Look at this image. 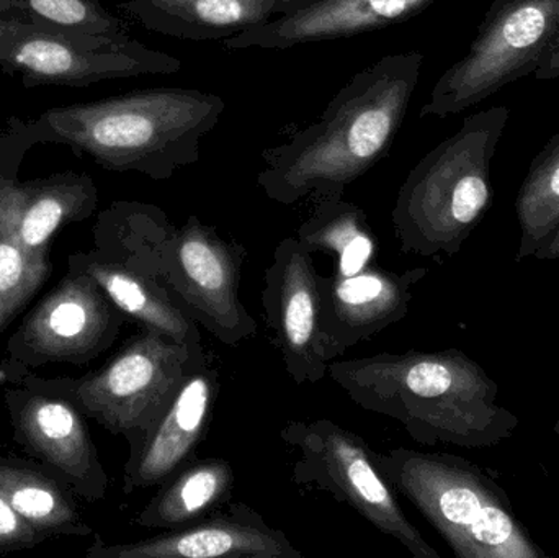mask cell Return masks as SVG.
Masks as SVG:
<instances>
[{
	"label": "cell",
	"instance_id": "8fae6325",
	"mask_svg": "<svg viewBox=\"0 0 559 558\" xmlns=\"http://www.w3.org/2000/svg\"><path fill=\"white\" fill-rule=\"evenodd\" d=\"M127 320L91 275L68 265L64 277L13 331L2 363L26 370L85 366L114 347Z\"/></svg>",
	"mask_w": 559,
	"mask_h": 558
},
{
	"label": "cell",
	"instance_id": "7402d4cb",
	"mask_svg": "<svg viewBox=\"0 0 559 558\" xmlns=\"http://www.w3.org/2000/svg\"><path fill=\"white\" fill-rule=\"evenodd\" d=\"M157 488L134 524L144 530H180L205 520L231 501L235 471L226 459L195 458Z\"/></svg>",
	"mask_w": 559,
	"mask_h": 558
},
{
	"label": "cell",
	"instance_id": "603a6c76",
	"mask_svg": "<svg viewBox=\"0 0 559 558\" xmlns=\"http://www.w3.org/2000/svg\"><path fill=\"white\" fill-rule=\"evenodd\" d=\"M174 229L176 226L159 206L118 200L98 215L92 251L134 274L157 281L160 251Z\"/></svg>",
	"mask_w": 559,
	"mask_h": 558
},
{
	"label": "cell",
	"instance_id": "d4e9b609",
	"mask_svg": "<svg viewBox=\"0 0 559 558\" xmlns=\"http://www.w3.org/2000/svg\"><path fill=\"white\" fill-rule=\"evenodd\" d=\"M521 241L514 261L534 258L559 228V133L534 157L515 200Z\"/></svg>",
	"mask_w": 559,
	"mask_h": 558
},
{
	"label": "cell",
	"instance_id": "7c38bea8",
	"mask_svg": "<svg viewBox=\"0 0 559 558\" xmlns=\"http://www.w3.org/2000/svg\"><path fill=\"white\" fill-rule=\"evenodd\" d=\"M33 146L22 118H10L0 133V231L32 251H51L59 229L94 215L98 190L88 174L75 170L20 182V164Z\"/></svg>",
	"mask_w": 559,
	"mask_h": 558
},
{
	"label": "cell",
	"instance_id": "4dcf8cb0",
	"mask_svg": "<svg viewBox=\"0 0 559 558\" xmlns=\"http://www.w3.org/2000/svg\"><path fill=\"white\" fill-rule=\"evenodd\" d=\"M246 2L251 3H264V5H272L277 9L278 15H282L289 5H292L293 0H246Z\"/></svg>",
	"mask_w": 559,
	"mask_h": 558
},
{
	"label": "cell",
	"instance_id": "52a82bcc",
	"mask_svg": "<svg viewBox=\"0 0 559 558\" xmlns=\"http://www.w3.org/2000/svg\"><path fill=\"white\" fill-rule=\"evenodd\" d=\"M280 438L299 452L292 468L293 484L324 491L347 504L414 558H440L404 513L378 452L361 436L331 419H316L286 423Z\"/></svg>",
	"mask_w": 559,
	"mask_h": 558
},
{
	"label": "cell",
	"instance_id": "6da1fadb",
	"mask_svg": "<svg viewBox=\"0 0 559 558\" xmlns=\"http://www.w3.org/2000/svg\"><path fill=\"white\" fill-rule=\"evenodd\" d=\"M420 51L383 56L354 75L318 120L262 153L258 183L280 205L344 197L388 156L423 72Z\"/></svg>",
	"mask_w": 559,
	"mask_h": 558
},
{
	"label": "cell",
	"instance_id": "ac0fdd59",
	"mask_svg": "<svg viewBox=\"0 0 559 558\" xmlns=\"http://www.w3.org/2000/svg\"><path fill=\"white\" fill-rule=\"evenodd\" d=\"M439 0H293L271 22L246 29L223 45L228 49H289L337 41L401 25Z\"/></svg>",
	"mask_w": 559,
	"mask_h": 558
},
{
	"label": "cell",
	"instance_id": "5b68a950",
	"mask_svg": "<svg viewBox=\"0 0 559 558\" xmlns=\"http://www.w3.org/2000/svg\"><path fill=\"white\" fill-rule=\"evenodd\" d=\"M378 462L459 558H545L508 491L479 465L447 452L396 448Z\"/></svg>",
	"mask_w": 559,
	"mask_h": 558
},
{
	"label": "cell",
	"instance_id": "4fadbf2b",
	"mask_svg": "<svg viewBox=\"0 0 559 558\" xmlns=\"http://www.w3.org/2000/svg\"><path fill=\"white\" fill-rule=\"evenodd\" d=\"M3 403L23 452L58 475L81 500L97 503L107 497L110 478L78 406L15 383H3Z\"/></svg>",
	"mask_w": 559,
	"mask_h": 558
},
{
	"label": "cell",
	"instance_id": "f1b7e54d",
	"mask_svg": "<svg viewBox=\"0 0 559 558\" xmlns=\"http://www.w3.org/2000/svg\"><path fill=\"white\" fill-rule=\"evenodd\" d=\"M534 74L537 81H555V79H559V46L548 56L547 61Z\"/></svg>",
	"mask_w": 559,
	"mask_h": 558
},
{
	"label": "cell",
	"instance_id": "ba28073f",
	"mask_svg": "<svg viewBox=\"0 0 559 558\" xmlns=\"http://www.w3.org/2000/svg\"><path fill=\"white\" fill-rule=\"evenodd\" d=\"M559 46V0H495L468 52L450 66L420 108L447 118L534 74Z\"/></svg>",
	"mask_w": 559,
	"mask_h": 558
},
{
	"label": "cell",
	"instance_id": "9a60e30c",
	"mask_svg": "<svg viewBox=\"0 0 559 558\" xmlns=\"http://www.w3.org/2000/svg\"><path fill=\"white\" fill-rule=\"evenodd\" d=\"M429 269L388 271L377 264L355 275H319L321 294V344L325 363L371 340L409 313L414 287Z\"/></svg>",
	"mask_w": 559,
	"mask_h": 558
},
{
	"label": "cell",
	"instance_id": "7a4b0ae2",
	"mask_svg": "<svg viewBox=\"0 0 559 558\" xmlns=\"http://www.w3.org/2000/svg\"><path fill=\"white\" fill-rule=\"evenodd\" d=\"M328 376L355 405L394 419L427 448H496L521 425L499 405L498 383L455 347L332 360Z\"/></svg>",
	"mask_w": 559,
	"mask_h": 558
},
{
	"label": "cell",
	"instance_id": "83f0119b",
	"mask_svg": "<svg viewBox=\"0 0 559 558\" xmlns=\"http://www.w3.org/2000/svg\"><path fill=\"white\" fill-rule=\"evenodd\" d=\"M48 541L19 517L0 491V556L33 549Z\"/></svg>",
	"mask_w": 559,
	"mask_h": 558
},
{
	"label": "cell",
	"instance_id": "4316f807",
	"mask_svg": "<svg viewBox=\"0 0 559 558\" xmlns=\"http://www.w3.org/2000/svg\"><path fill=\"white\" fill-rule=\"evenodd\" d=\"M51 274V251H32L0 231V336Z\"/></svg>",
	"mask_w": 559,
	"mask_h": 558
},
{
	"label": "cell",
	"instance_id": "ffe728a7",
	"mask_svg": "<svg viewBox=\"0 0 559 558\" xmlns=\"http://www.w3.org/2000/svg\"><path fill=\"white\" fill-rule=\"evenodd\" d=\"M68 265L91 275L107 297L140 327L151 328L187 346H203L199 324L159 282L134 274L94 251L69 256Z\"/></svg>",
	"mask_w": 559,
	"mask_h": 558
},
{
	"label": "cell",
	"instance_id": "277c9868",
	"mask_svg": "<svg viewBox=\"0 0 559 558\" xmlns=\"http://www.w3.org/2000/svg\"><path fill=\"white\" fill-rule=\"evenodd\" d=\"M511 110L491 107L469 115L407 174L391 219L404 254L455 258L495 197L491 163Z\"/></svg>",
	"mask_w": 559,
	"mask_h": 558
},
{
	"label": "cell",
	"instance_id": "9c48e42d",
	"mask_svg": "<svg viewBox=\"0 0 559 558\" xmlns=\"http://www.w3.org/2000/svg\"><path fill=\"white\" fill-rule=\"evenodd\" d=\"M0 68L26 88L88 87L138 75L174 74L182 61L130 38L79 35L0 19Z\"/></svg>",
	"mask_w": 559,
	"mask_h": 558
},
{
	"label": "cell",
	"instance_id": "44dd1931",
	"mask_svg": "<svg viewBox=\"0 0 559 558\" xmlns=\"http://www.w3.org/2000/svg\"><path fill=\"white\" fill-rule=\"evenodd\" d=\"M0 491L36 533L55 537H91L71 487L38 462L0 455Z\"/></svg>",
	"mask_w": 559,
	"mask_h": 558
},
{
	"label": "cell",
	"instance_id": "30bf717a",
	"mask_svg": "<svg viewBox=\"0 0 559 558\" xmlns=\"http://www.w3.org/2000/svg\"><path fill=\"white\" fill-rule=\"evenodd\" d=\"M246 258L245 246L189 216L160 251L157 281L197 324L226 346H238L258 333L241 298Z\"/></svg>",
	"mask_w": 559,
	"mask_h": 558
},
{
	"label": "cell",
	"instance_id": "d6986e66",
	"mask_svg": "<svg viewBox=\"0 0 559 558\" xmlns=\"http://www.w3.org/2000/svg\"><path fill=\"white\" fill-rule=\"evenodd\" d=\"M120 9L150 32L186 41H225L278 16L275 7L246 0H127Z\"/></svg>",
	"mask_w": 559,
	"mask_h": 558
},
{
	"label": "cell",
	"instance_id": "484cf974",
	"mask_svg": "<svg viewBox=\"0 0 559 558\" xmlns=\"http://www.w3.org/2000/svg\"><path fill=\"white\" fill-rule=\"evenodd\" d=\"M0 19L79 35L127 38L128 23L100 0H0Z\"/></svg>",
	"mask_w": 559,
	"mask_h": 558
},
{
	"label": "cell",
	"instance_id": "cb8c5ba5",
	"mask_svg": "<svg viewBox=\"0 0 559 558\" xmlns=\"http://www.w3.org/2000/svg\"><path fill=\"white\" fill-rule=\"evenodd\" d=\"M296 239L311 252H329L337 259L335 274H358L377 264L378 239L364 209L344 197L314 200L311 215L299 225Z\"/></svg>",
	"mask_w": 559,
	"mask_h": 558
},
{
	"label": "cell",
	"instance_id": "e0dca14e",
	"mask_svg": "<svg viewBox=\"0 0 559 558\" xmlns=\"http://www.w3.org/2000/svg\"><path fill=\"white\" fill-rule=\"evenodd\" d=\"M219 373L209 360L193 370L163 415L130 449L124 464L123 494L159 487L197 458L218 402Z\"/></svg>",
	"mask_w": 559,
	"mask_h": 558
},
{
	"label": "cell",
	"instance_id": "3957f363",
	"mask_svg": "<svg viewBox=\"0 0 559 558\" xmlns=\"http://www.w3.org/2000/svg\"><path fill=\"white\" fill-rule=\"evenodd\" d=\"M225 108L216 94L154 87L59 105L23 123L35 144H64L111 173L167 180L199 163L202 140L218 124Z\"/></svg>",
	"mask_w": 559,
	"mask_h": 558
},
{
	"label": "cell",
	"instance_id": "1f68e13d",
	"mask_svg": "<svg viewBox=\"0 0 559 558\" xmlns=\"http://www.w3.org/2000/svg\"><path fill=\"white\" fill-rule=\"evenodd\" d=\"M555 432H557V436H558V441H559V419L557 423H555Z\"/></svg>",
	"mask_w": 559,
	"mask_h": 558
},
{
	"label": "cell",
	"instance_id": "5bb4252c",
	"mask_svg": "<svg viewBox=\"0 0 559 558\" xmlns=\"http://www.w3.org/2000/svg\"><path fill=\"white\" fill-rule=\"evenodd\" d=\"M311 252L296 238L280 241L265 271L262 305L269 330L296 385L318 383L328 376L322 356L321 294Z\"/></svg>",
	"mask_w": 559,
	"mask_h": 558
},
{
	"label": "cell",
	"instance_id": "f546056e",
	"mask_svg": "<svg viewBox=\"0 0 559 558\" xmlns=\"http://www.w3.org/2000/svg\"><path fill=\"white\" fill-rule=\"evenodd\" d=\"M534 259H538V261H555V259H559V228L551 236L550 241L535 252Z\"/></svg>",
	"mask_w": 559,
	"mask_h": 558
},
{
	"label": "cell",
	"instance_id": "2e32d148",
	"mask_svg": "<svg viewBox=\"0 0 559 558\" xmlns=\"http://www.w3.org/2000/svg\"><path fill=\"white\" fill-rule=\"evenodd\" d=\"M87 558H305L283 531L254 508L228 503L205 520L130 544H105L95 534Z\"/></svg>",
	"mask_w": 559,
	"mask_h": 558
},
{
	"label": "cell",
	"instance_id": "8992f818",
	"mask_svg": "<svg viewBox=\"0 0 559 558\" xmlns=\"http://www.w3.org/2000/svg\"><path fill=\"white\" fill-rule=\"evenodd\" d=\"M206 363L203 346L177 343L141 327L100 369L82 377H43L2 363L0 382L69 400L82 415L133 449L173 402L187 377Z\"/></svg>",
	"mask_w": 559,
	"mask_h": 558
}]
</instances>
